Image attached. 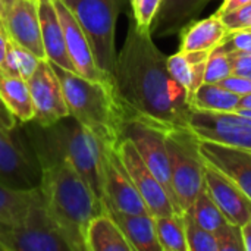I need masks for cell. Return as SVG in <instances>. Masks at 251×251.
<instances>
[{
  "label": "cell",
  "mask_w": 251,
  "mask_h": 251,
  "mask_svg": "<svg viewBox=\"0 0 251 251\" xmlns=\"http://www.w3.org/2000/svg\"><path fill=\"white\" fill-rule=\"evenodd\" d=\"M122 0H75L71 10L85 32L96 65L110 79L116 63L115 29Z\"/></svg>",
  "instance_id": "52a82bcc"
},
{
  "label": "cell",
  "mask_w": 251,
  "mask_h": 251,
  "mask_svg": "<svg viewBox=\"0 0 251 251\" xmlns=\"http://www.w3.org/2000/svg\"><path fill=\"white\" fill-rule=\"evenodd\" d=\"M169 153L172 188L184 213L204 187V160L200 154V140L190 126L172 128L165 132Z\"/></svg>",
  "instance_id": "8992f818"
},
{
  "label": "cell",
  "mask_w": 251,
  "mask_h": 251,
  "mask_svg": "<svg viewBox=\"0 0 251 251\" xmlns=\"http://www.w3.org/2000/svg\"><path fill=\"white\" fill-rule=\"evenodd\" d=\"M32 191H12L0 185V221L21 219L29 204Z\"/></svg>",
  "instance_id": "f1b7e54d"
},
{
  "label": "cell",
  "mask_w": 251,
  "mask_h": 251,
  "mask_svg": "<svg viewBox=\"0 0 251 251\" xmlns=\"http://www.w3.org/2000/svg\"><path fill=\"white\" fill-rule=\"evenodd\" d=\"M116 151L131 181L144 200L150 215L153 218H159L176 213L168 193L153 175V172L147 168L134 143L129 138L122 137L116 146Z\"/></svg>",
  "instance_id": "8fae6325"
},
{
  "label": "cell",
  "mask_w": 251,
  "mask_h": 251,
  "mask_svg": "<svg viewBox=\"0 0 251 251\" xmlns=\"http://www.w3.org/2000/svg\"><path fill=\"white\" fill-rule=\"evenodd\" d=\"M3 0H0V22H1V25H3ZM4 28V26H3ZM6 35V34H4Z\"/></svg>",
  "instance_id": "f6af8a7d"
},
{
  "label": "cell",
  "mask_w": 251,
  "mask_h": 251,
  "mask_svg": "<svg viewBox=\"0 0 251 251\" xmlns=\"http://www.w3.org/2000/svg\"><path fill=\"white\" fill-rule=\"evenodd\" d=\"M0 118H1V121H3V124H4L6 128H9V129L16 128V118L9 112V109L3 103L1 97H0Z\"/></svg>",
  "instance_id": "f35d334b"
},
{
  "label": "cell",
  "mask_w": 251,
  "mask_h": 251,
  "mask_svg": "<svg viewBox=\"0 0 251 251\" xmlns=\"http://www.w3.org/2000/svg\"><path fill=\"white\" fill-rule=\"evenodd\" d=\"M26 81L34 106L31 122L46 128L69 116L62 84L49 59H40L34 74Z\"/></svg>",
  "instance_id": "30bf717a"
},
{
  "label": "cell",
  "mask_w": 251,
  "mask_h": 251,
  "mask_svg": "<svg viewBox=\"0 0 251 251\" xmlns=\"http://www.w3.org/2000/svg\"><path fill=\"white\" fill-rule=\"evenodd\" d=\"M200 154L203 160L228 176L251 200V151L200 140Z\"/></svg>",
  "instance_id": "2e32d148"
},
{
  "label": "cell",
  "mask_w": 251,
  "mask_h": 251,
  "mask_svg": "<svg viewBox=\"0 0 251 251\" xmlns=\"http://www.w3.org/2000/svg\"><path fill=\"white\" fill-rule=\"evenodd\" d=\"M182 219L185 226L188 251H219L215 235L210 231L201 228L188 212L182 213Z\"/></svg>",
  "instance_id": "f546056e"
},
{
  "label": "cell",
  "mask_w": 251,
  "mask_h": 251,
  "mask_svg": "<svg viewBox=\"0 0 251 251\" xmlns=\"http://www.w3.org/2000/svg\"><path fill=\"white\" fill-rule=\"evenodd\" d=\"M104 210L115 219L134 251H162L151 215H131L104 204Z\"/></svg>",
  "instance_id": "ffe728a7"
},
{
  "label": "cell",
  "mask_w": 251,
  "mask_h": 251,
  "mask_svg": "<svg viewBox=\"0 0 251 251\" xmlns=\"http://www.w3.org/2000/svg\"><path fill=\"white\" fill-rule=\"evenodd\" d=\"M43 169L35 150L26 147L15 128L0 134V185L12 191H32L41 185Z\"/></svg>",
  "instance_id": "ba28073f"
},
{
  "label": "cell",
  "mask_w": 251,
  "mask_h": 251,
  "mask_svg": "<svg viewBox=\"0 0 251 251\" xmlns=\"http://www.w3.org/2000/svg\"><path fill=\"white\" fill-rule=\"evenodd\" d=\"M41 194L46 210L71 251L85 250L88 224L104 212L88 184L65 157L41 162Z\"/></svg>",
  "instance_id": "7a4b0ae2"
},
{
  "label": "cell",
  "mask_w": 251,
  "mask_h": 251,
  "mask_svg": "<svg viewBox=\"0 0 251 251\" xmlns=\"http://www.w3.org/2000/svg\"><path fill=\"white\" fill-rule=\"evenodd\" d=\"M240 109H246V110H251V93L246 94L241 97V101H240ZM238 109V110H240ZM237 110V112H238Z\"/></svg>",
  "instance_id": "b9f144b4"
},
{
  "label": "cell",
  "mask_w": 251,
  "mask_h": 251,
  "mask_svg": "<svg viewBox=\"0 0 251 251\" xmlns=\"http://www.w3.org/2000/svg\"><path fill=\"white\" fill-rule=\"evenodd\" d=\"M241 228V237H243V244H244V251H251V221L244 224Z\"/></svg>",
  "instance_id": "ab89813d"
},
{
  "label": "cell",
  "mask_w": 251,
  "mask_h": 251,
  "mask_svg": "<svg viewBox=\"0 0 251 251\" xmlns=\"http://www.w3.org/2000/svg\"><path fill=\"white\" fill-rule=\"evenodd\" d=\"M87 251H134L115 219L104 210L87 226Z\"/></svg>",
  "instance_id": "603a6c76"
},
{
  "label": "cell",
  "mask_w": 251,
  "mask_h": 251,
  "mask_svg": "<svg viewBox=\"0 0 251 251\" xmlns=\"http://www.w3.org/2000/svg\"><path fill=\"white\" fill-rule=\"evenodd\" d=\"M247 28H251V21H250V24H249V26Z\"/></svg>",
  "instance_id": "c3c4849f"
},
{
  "label": "cell",
  "mask_w": 251,
  "mask_h": 251,
  "mask_svg": "<svg viewBox=\"0 0 251 251\" xmlns=\"http://www.w3.org/2000/svg\"><path fill=\"white\" fill-rule=\"evenodd\" d=\"M232 60V68L237 75L246 76L251 79V51H241V53H229Z\"/></svg>",
  "instance_id": "8d00e7d4"
},
{
  "label": "cell",
  "mask_w": 251,
  "mask_h": 251,
  "mask_svg": "<svg viewBox=\"0 0 251 251\" xmlns=\"http://www.w3.org/2000/svg\"><path fill=\"white\" fill-rule=\"evenodd\" d=\"M63 119L46 128L38 125L43 134H32L37 157L40 163L56 157L68 159L97 199L104 203V146L74 118L71 122Z\"/></svg>",
  "instance_id": "277c9868"
},
{
  "label": "cell",
  "mask_w": 251,
  "mask_h": 251,
  "mask_svg": "<svg viewBox=\"0 0 251 251\" xmlns=\"http://www.w3.org/2000/svg\"><path fill=\"white\" fill-rule=\"evenodd\" d=\"M178 34L181 40L179 51H199L218 47L228 34V29L222 19L213 13L206 19L190 22Z\"/></svg>",
  "instance_id": "7402d4cb"
},
{
  "label": "cell",
  "mask_w": 251,
  "mask_h": 251,
  "mask_svg": "<svg viewBox=\"0 0 251 251\" xmlns=\"http://www.w3.org/2000/svg\"><path fill=\"white\" fill-rule=\"evenodd\" d=\"M219 251H244L241 228L232 224H226L218 234H215Z\"/></svg>",
  "instance_id": "836d02e7"
},
{
  "label": "cell",
  "mask_w": 251,
  "mask_h": 251,
  "mask_svg": "<svg viewBox=\"0 0 251 251\" xmlns=\"http://www.w3.org/2000/svg\"><path fill=\"white\" fill-rule=\"evenodd\" d=\"M249 3H251V0H224L222 4H221V7L216 10L215 15L221 18L225 13H229V12H232L235 9H240V7H243V6H246Z\"/></svg>",
  "instance_id": "74e56055"
},
{
  "label": "cell",
  "mask_w": 251,
  "mask_h": 251,
  "mask_svg": "<svg viewBox=\"0 0 251 251\" xmlns=\"http://www.w3.org/2000/svg\"><path fill=\"white\" fill-rule=\"evenodd\" d=\"M219 47L226 53H241L251 51V29L243 28L237 31H229Z\"/></svg>",
  "instance_id": "d6a6232c"
},
{
  "label": "cell",
  "mask_w": 251,
  "mask_h": 251,
  "mask_svg": "<svg viewBox=\"0 0 251 251\" xmlns=\"http://www.w3.org/2000/svg\"><path fill=\"white\" fill-rule=\"evenodd\" d=\"M165 132L166 131L147 125L141 121L126 119L122 129V137H126L134 143L135 149L138 150L147 168L153 172V175L157 178V181L168 193L175 212L182 215L172 188L171 163H169V153L165 141Z\"/></svg>",
  "instance_id": "9c48e42d"
},
{
  "label": "cell",
  "mask_w": 251,
  "mask_h": 251,
  "mask_svg": "<svg viewBox=\"0 0 251 251\" xmlns=\"http://www.w3.org/2000/svg\"><path fill=\"white\" fill-rule=\"evenodd\" d=\"M210 0H163L150 26L151 37L178 34L185 25L196 21Z\"/></svg>",
  "instance_id": "d6986e66"
},
{
  "label": "cell",
  "mask_w": 251,
  "mask_h": 251,
  "mask_svg": "<svg viewBox=\"0 0 251 251\" xmlns=\"http://www.w3.org/2000/svg\"><path fill=\"white\" fill-rule=\"evenodd\" d=\"M0 251H71L46 210L40 187L21 219L0 221Z\"/></svg>",
  "instance_id": "5b68a950"
},
{
  "label": "cell",
  "mask_w": 251,
  "mask_h": 251,
  "mask_svg": "<svg viewBox=\"0 0 251 251\" xmlns=\"http://www.w3.org/2000/svg\"><path fill=\"white\" fill-rule=\"evenodd\" d=\"M185 212H188L201 228L210 231L213 235L218 234L226 224H229L204 187L199 193L193 206Z\"/></svg>",
  "instance_id": "4316f807"
},
{
  "label": "cell",
  "mask_w": 251,
  "mask_h": 251,
  "mask_svg": "<svg viewBox=\"0 0 251 251\" xmlns=\"http://www.w3.org/2000/svg\"><path fill=\"white\" fill-rule=\"evenodd\" d=\"M154 225L162 251H188L182 215L172 213L154 218Z\"/></svg>",
  "instance_id": "484cf974"
},
{
  "label": "cell",
  "mask_w": 251,
  "mask_h": 251,
  "mask_svg": "<svg viewBox=\"0 0 251 251\" xmlns=\"http://www.w3.org/2000/svg\"><path fill=\"white\" fill-rule=\"evenodd\" d=\"M204 188L226 221L243 226L251 221V200L221 171L204 162Z\"/></svg>",
  "instance_id": "e0dca14e"
},
{
  "label": "cell",
  "mask_w": 251,
  "mask_h": 251,
  "mask_svg": "<svg viewBox=\"0 0 251 251\" xmlns=\"http://www.w3.org/2000/svg\"><path fill=\"white\" fill-rule=\"evenodd\" d=\"M104 204L124 213L150 215L124 168L116 147H104Z\"/></svg>",
  "instance_id": "5bb4252c"
},
{
  "label": "cell",
  "mask_w": 251,
  "mask_h": 251,
  "mask_svg": "<svg viewBox=\"0 0 251 251\" xmlns=\"http://www.w3.org/2000/svg\"><path fill=\"white\" fill-rule=\"evenodd\" d=\"M38 62H40V59L34 53H31L28 49L16 44L12 40H7L6 57H4V62H3L0 71H3L7 75L21 76L24 79H28L34 74Z\"/></svg>",
  "instance_id": "83f0119b"
},
{
  "label": "cell",
  "mask_w": 251,
  "mask_h": 251,
  "mask_svg": "<svg viewBox=\"0 0 251 251\" xmlns=\"http://www.w3.org/2000/svg\"><path fill=\"white\" fill-rule=\"evenodd\" d=\"M237 113L243 115V116H247V118H251V110H246V109H240Z\"/></svg>",
  "instance_id": "ee69618b"
},
{
  "label": "cell",
  "mask_w": 251,
  "mask_h": 251,
  "mask_svg": "<svg viewBox=\"0 0 251 251\" xmlns=\"http://www.w3.org/2000/svg\"><path fill=\"white\" fill-rule=\"evenodd\" d=\"M212 50H199V51H179L168 56V69L172 78L179 82L191 101V97L197 88L204 82L206 63Z\"/></svg>",
  "instance_id": "44dd1931"
},
{
  "label": "cell",
  "mask_w": 251,
  "mask_h": 251,
  "mask_svg": "<svg viewBox=\"0 0 251 251\" xmlns=\"http://www.w3.org/2000/svg\"><path fill=\"white\" fill-rule=\"evenodd\" d=\"M234 72L232 60L229 53L224 51L219 46L215 47L207 59L206 71H204V82L218 84L226 76H229Z\"/></svg>",
  "instance_id": "4dcf8cb0"
},
{
  "label": "cell",
  "mask_w": 251,
  "mask_h": 251,
  "mask_svg": "<svg viewBox=\"0 0 251 251\" xmlns=\"http://www.w3.org/2000/svg\"><path fill=\"white\" fill-rule=\"evenodd\" d=\"M113 84L126 119L163 131L188 126L191 104L185 88L168 69V56L154 44L150 29L129 18L128 32L116 56Z\"/></svg>",
  "instance_id": "6da1fadb"
},
{
  "label": "cell",
  "mask_w": 251,
  "mask_h": 251,
  "mask_svg": "<svg viewBox=\"0 0 251 251\" xmlns=\"http://www.w3.org/2000/svg\"><path fill=\"white\" fill-rule=\"evenodd\" d=\"M0 31H1L3 34H4V28H3V25H1V22H0Z\"/></svg>",
  "instance_id": "7dc6e473"
},
{
  "label": "cell",
  "mask_w": 251,
  "mask_h": 251,
  "mask_svg": "<svg viewBox=\"0 0 251 251\" xmlns=\"http://www.w3.org/2000/svg\"><path fill=\"white\" fill-rule=\"evenodd\" d=\"M6 49H7V37L0 31V69L6 57Z\"/></svg>",
  "instance_id": "60d3db41"
},
{
  "label": "cell",
  "mask_w": 251,
  "mask_h": 251,
  "mask_svg": "<svg viewBox=\"0 0 251 251\" xmlns=\"http://www.w3.org/2000/svg\"><path fill=\"white\" fill-rule=\"evenodd\" d=\"M63 90L69 116L91 131L104 147H116L126 121L115 84L91 81L51 63Z\"/></svg>",
  "instance_id": "3957f363"
},
{
  "label": "cell",
  "mask_w": 251,
  "mask_h": 251,
  "mask_svg": "<svg viewBox=\"0 0 251 251\" xmlns=\"http://www.w3.org/2000/svg\"><path fill=\"white\" fill-rule=\"evenodd\" d=\"M221 19L225 24L228 32L247 28L251 21V3L240 7V9H235L229 13H225L224 16H221Z\"/></svg>",
  "instance_id": "e575fe53"
},
{
  "label": "cell",
  "mask_w": 251,
  "mask_h": 251,
  "mask_svg": "<svg viewBox=\"0 0 251 251\" xmlns=\"http://www.w3.org/2000/svg\"><path fill=\"white\" fill-rule=\"evenodd\" d=\"M54 4H56L57 15L60 18V22H62L66 50H68L71 62L75 66L76 74L91 81H103V82L113 84V79H110L96 65L88 38L85 32L82 31L79 22L76 21L75 15L72 13V10L66 7L62 0H54Z\"/></svg>",
  "instance_id": "9a60e30c"
},
{
  "label": "cell",
  "mask_w": 251,
  "mask_h": 251,
  "mask_svg": "<svg viewBox=\"0 0 251 251\" xmlns=\"http://www.w3.org/2000/svg\"><path fill=\"white\" fill-rule=\"evenodd\" d=\"M38 16H40V28H41V40L47 59L71 72H75V66L69 59L65 35L60 18L56 10L54 0H38Z\"/></svg>",
  "instance_id": "ac0fdd59"
},
{
  "label": "cell",
  "mask_w": 251,
  "mask_h": 251,
  "mask_svg": "<svg viewBox=\"0 0 251 251\" xmlns=\"http://www.w3.org/2000/svg\"><path fill=\"white\" fill-rule=\"evenodd\" d=\"M241 97L219 84L203 82L191 97V109L213 113H234L240 109Z\"/></svg>",
  "instance_id": "d4e9b609"
},
{
  "label": "cell",
  "mask_w": 251,
  "mask_h": 251,
  "mask_svg": "<svg viewBox=\"0 0 251 251\" xmlns=\"http://www.w3.org/2000/svg\"><path fill=\"white\" fill-rule=\"evenodd\" d=\"M218 84L240 97L251 93V79L241 76V75H237V74H231L229 76H226L225 79H222Z\"/></svg>",
  "instance_id": "d590c367"
},
{
  "label": "cell",
  "mask_w": 251,
  "mask_h": 251,
  "mask_svg": "<svg viewBox=\"0 0 251 251\" xmlns=\"http://www.w3.org/2000/svg\"><path fill=\"white\" fill-rule=\"evenodd\" d=\"M188 126L199 140L221 143L251 151V118L234 113L191 110Z\"/></svg>",
  "instance_id": "7c38bea8"
},
{
  "label": "cell",
  "mask_w": 251,
  "mask_h": 251,
  "mask_svg": "<svg viewBox=\"0 0 251 251\" xmlns=\"http://www.w3.org/2000/svg\"><path fill=\"white\" fill-rule=\"evenodd\" d=\"M0 97L18 121L28 124L34 119V106L26 79L0 71Z\"/></svg>",
  "instance_id": "cb8c5ba5"
},
{
  "label": "cell",
  "mask_w": 251,
  "mask_h": 251,
  "mask_svg": "<svg viewBox=\"0 0 251 251\" xmlns=\"http://www.w3.org/2000/svg\"><path fill=\"white\" fill-rule=\"evenodd\" d=\"M3 26L7 40L47 59L40 28L38 0H3Z\"/></svg>",
  "instance_id": "4fadbf2b"
},
{
  "label": "cell",
  "mask_w": 251,
  "mask_h": 251,
  "mask_svg": "<svg viewBox=\"0 0 251 251\" xmlns=\"http://www.w3.org/2000/svg\"><path fill=\"white\" fill-rule=\"evenodd\" d=\"M249 29H251V28H249Z\"/></svg>",
  "instance_id": "681fc988"
},
{
  "label": "cell",
  "mask_w": 251,
  "mask_h": 251,
  "mask_svg": "<svg viewBox=\"0 0 251 251\" xmlns=\"http://www.w3.org/2000/svg\"><path fill=\"white\" fill-rule=\"evenodd\" d=\"M163 0H131L132 18L138 26L150 29Z\"/></svg>",
  "instance_id": "1f68e13d"
},
{
  "label": "cell",
  "mask_w": 251,
  "mask_h": 251,
  "mask_svg": "<svg viewBox=\"0 0 251 251\" xmlns=\"http://www.w3.org/2000/svg\"><path fill=\"white\" fill-rule=\"evenodd\" d=\"M62 1H63V3H65V6H66V7H69V9H71V7H72V4L75 3V0H62Z\"/></svg>",
  "instance_id": "bcb514c9"
},
{
  "label": "cell",
  "mask_w": 251,
  "mask_h": 251,
  "mask_svg": "<svg viewBox=\"0 0 251 251\" xmlns=\"http://www.w3.org/2000/svg\"><path fill=\"white\" fill-rule=\"evenodd\" d=\"M10 131H12V129L6 128L4 124H3V121H1V118H0V134H7V132H10Z\"/></svg>",
  "instance_id": "7bdbcfd3"
}]
</instances>
